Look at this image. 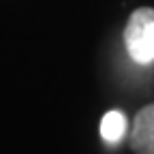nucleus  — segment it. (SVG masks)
<instances>
[{
    "label": "nucleus",
    "instance_id": "obj_3",
    "mask_svg": "<svg viewBox=\"0 0 154 154\" xmlns=\"http://www.w3.org/2000/svg\"><path fill=\"white\" fill-rule=\"evenodd\" d=\"M126 133V118L122 111H107L101 120V137L109 143H116Z\"/></svg>",
    "mask_w": 154,
    "mask_h": 154
},
{
    "label": "nucleus",
    "instance_id": "obj_1",
    "mask_svg": "<svg viewBox=\"0 0 154 154\" xmlns=\"http://www.w3.org/2000/svg\"><path fill=\"white\" fill-rule=\"evenodd\" d=\"M124 45L135 62L154 60V9H137L124 28Z\"/></svg>",
    "mask_w": 154,
    "mask_h": 154
},
{
    "label": "nucleus",
    "instance_id": "obj_2",
    "mask_svg": "<svg viewBox=\"0 0 154 154\" xmlns=\"http://www.w3.org/2000/svg\"><path fill=\"white\" fill-rule=\"evenodd\" d=\"M131 148L137 154H154V103L135 116L131 126Z\"/></svg>",
    "mask_w": 154,
    "mask_h": 154
}]
</instances>
